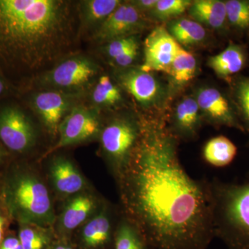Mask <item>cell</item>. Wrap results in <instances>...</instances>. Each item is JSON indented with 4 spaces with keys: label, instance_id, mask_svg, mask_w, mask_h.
I'll return each mask as SVG.
<instances>
[{
    "label": "cell",
    "instance_id": "cell-1",
    "mask_svg": "<svg viewBox=\"0 0 249 249\" xmlns=\"http://www.w3.org/2000/svg\"><path fill=\"white\" fill-rule=\"evenodd\" d=\"M178 145L162 121L142 124L138 145L117 178L124 213L155 249H206L215 237L211 181L188 175Z\"/></svg>",
    "mask_w": 249,
    "mask_h": 249
},
{
    "label": "cell",
    "instance_id": "cell-2",
    "mask_svg": "<svg viewBox=\"0 0 249 249\" xmlns=\"http://www.w3.org/2000/svg\"><path fill=\"white\" fill-rule=\"evenodd\" d=\"M79 20L66 0H0V74L34 80L71 53Z\"/></svg>",
    "mask_w": 249,
    "mask_h": 249
},
{
    "label": "cell",
    "instance_id": "cell-3",
    "mask_svg": "<svg viewBox=\"0 0 249 249\" xmlns=\"http://www.w3.org/2000/svg\"><path fill=\"white\" fill-rule=\"evenodd\" d=\"M211 183L214 236L229 249H249V173L241 182Z\"/></svg>",
    "mask_w": 249,
    "mask_h": 249
},
{
    "label": "cell",
    "instance_id": "cell-4",
    "mask_svg": "<svg viewBox=\"0 0 249 249\" xmlns=\"http://www.w3.org/2000/svg\"><path fill=\"white\" fill-rule=\"evenodd\" d=\"M3 199L8 213L22 225H52L55 214L48 189L30 170H17L6 178Z\"/></svg>",
    "mask_w": 249,
    "mask_h": 249
},
{
    "label": "cell",
    "instance_id": "cell-5",
    "mask_svg": "<svg viewBox=\"0 0 249 249\" xmlns=\"http://www.w3.org/2000/svg\"><path fill=\"white\" fill-rule=\"evenodd\" d=\"M142 133V124L125 118L113 119L101 129V146L116 178L130 161Z\"/></svg>",
    "mask_w": 249,
    "mask_h": 249
},
{
    "label": "cell",
    "instance_id": "cell-6",
    "mask_svg": "<svg viewBox=\"0 0 249 249\" xmlns=\"http://www.w3.org/2000/svg\"><path fill=\"white\" fill-rule=\"evenodd\" d=\"M100 71L92 59L85 55L65 58L35 80L44 90L77 93L88 86Z\"/></svg>",
    "mask_w": 249,
    "mask_h": 249
},
{
    "label": "cell",
    "instance_id": "cell-7",
    "mask_svg": "<svg viewBox=\"0 0 249 249\" xmlns=\"http://www.w3.org/2000/svg\"><path fill=\"white\" fill-rule=\"evenodd\" d=\"M37 133L32 121L19 108L0 110V140L11 151L27 152L36 145Z\"/></svg>",
    "mask_w": 249,
    "mask_h": 249
},
{
    "label": "cell",
    "instance_id": "cell-8",
    "mask_svg": "<svg viewBox=\"0 0 249 249\" xmlns=\"http://www.w3.org/2000/svg\"><path fill=\"white\" fill-rule=\"evenodd\" d=\"M101 131V124L96 111L76 106L59 126L58 142L52 151L89 140L97 136Z\"/></svg>",
    "mask_w": 249,
    "mask_h": 249
},
{
    "label": "cell",
    "instance_id": "cell-9",
    "mask_svg": "<svg viewBox=\"0 0 249 249\" xmlns=\"http://www.w3.org/2000/svg\"><path fill=\"white\" fill-rule=\"evenodd\" d=\"M79 96L78 93L43 90L33 95L31 105L49 132L58 133L59 126Z\"/></svg>",
    "mask_w": 249,
    "mask_h": 249
},
{
    "label": "cell",
    "instance_id": "cell-10",
    "mask_svg": "<svg viewBox=\"0 0 249 249\" xmlns=\"http://www.w3.org/2000/svg\"><path fill=\"white\" fill-rule=\"evenodd\" d=\"M181 47L168 29L163 27L156 28L144 42V61L141 69L144 71H162L168 74Z\"/></svg>",
    "mask_w": 249,
    "mask_h": 249
},
{
    "label": "cell",
    "instance_id": "cell-11",
    "mask_svg": "<svg viewBox=\"0 0 249 249\" xmlns=\"http://www.w3.org/2000/svg\"><path fill=\"white\" fill-rule=\"evenodd\" d=\"M144 26L142 13L131 3H121L117 9L93 33V40L109 42L133 36Z\"/></svg>",
    "mask_w": 249,
    "mask_h": 249
},
{
    "label": "cell",
    "instance_id": "cell-12",
    "mask_svg": "<svg viewBox=\"0 0 249 249\" xmlns=\"http://www.w3.org/2000/svg\"><path fill=\"white\" fill-rule=\"evenodd\" d=\"M196 99L200 111L210 122L245 132L231 103L219 90L208 87L200 88Z\"/></svg>",
    "mask_w": 249,
    "mask_h": 249
},
{
    "label": "cell",
    "instance_id": "cell-13",
    "mask_svg": "<svg viewBox=\"0 0 249 249\" xmlns=\"http://www.w3.org/2000/svg\"><path fill=\"white\" fill-rule=\"evenodd\" d=\"M117 79L122 88L143 107L155 106L161 98V86L150 72L128 67L118 73Z\"/></svg>",
    "mask_w": 249,
    "mask_h": 249
},
{
    "label": "cell",
    "instance_id": "cell-14",
    "mask_svg": "<svg viewBox=\"0 0 249 249\" xmlns=\"http://www.w3.org/2000/svg\"><path fill=\"white\" fill-rule=\"evenodd\" d=\"M111 208L103 204L88 221L80 232V243L85 249H113L116 226Z\"/></svg>",
    "mask_w": 249,
    "mask_h": 249
},
{
    "label": "cell",
    "instance_id": "cell-15",
    "mask_svg": "<svg viewBox=\"0 0 249 249\" xmlns=\"http://www.w3.org/2000/svg\"><path fill=\"white\" fill-rule=\"evenodd\" d=\"M96 196L78 193L67 202L62 211L59 225L62 231L71 232L84 224L102 207Z\"/></svg>",
    "mask_w": 249,
    "mask_h": 249
},
{
    "label": "cell",
    "instance_id": "cell-16",
    "mask_svg": "<svg viewBox=\"0 0 249 249\" xmlns=\"http://www.w3.org/2000/svg\"><path fill=\"white\" fill-rule=\"evenodd\" d=\"M49 175L55 191L63 196H76L85 187V180L71 160L55 157L49 167Z\"/></svg>",
    "mask_w": 249,
    "mask_h": 249
},
{
    "label": "cell",
    "instance_id": "cell-17",
    "mask_svg": "<svg viewBox=\"0 0 249 249\" xmlns=\"http://www.w3.org/2000/svg\"><path fill=\"white\" fill-rule=\"evenodd\" d=\"M200 111L196 99L183 98L175 109L172 129L168 130L178 140L196 138L201 126Z\"/></svg>",
    "mask_w": 249,
    "mask_h": 249
},
{
    "label": "cell",
    "instance_id": "cell-18",
    "mask_svg": "<svg viewBox=\"0 0 249 249\" xmlns=\"http://www.w3.org/2000/svg\"><path fill=\"white\" fill-rule=\"evenodd\" d=\"M122 1L119 0H84L78 4L79 34L83 31L98 29ZM94 30V31H95Z\"/></svg>",
    "mask_w": 249,
    "mask_h": 249
},
{
    "label": "cell",
    "instance_id": "cell-19",
    "mask_svg": "<svg viewBox=\"0 0 249 249\" xmlns=\"http://www.w3.org/2000/svg\"><path fill=\"white\" fill-rule=\"evenodd\" d=\"M247 60L245 49L240 45L231 44L220 53L211 57L208 65L218 76L228 78L242 70Z\"/></svg>",
    "mask_w": 249,
    "mask_h": 249
},
{
    "label": "cell",
    "instance_id": "cell-20",
    "mask_svg": "<svg viewBox=\"0 0 249 249\" xmlns=\"http://www.w3.org/2000/svg\"><path fill=\"white\" fill-rule=\"evenodd\" d=\"M188 11L196 22L212 29H222L228 22L225 2L220 0H196Z\"/></svg>",
    "mask_w": 249,
    "mask_h": 249
},
{
    "label": "cell",
    "instance_id": "cell-21",
    "mask_svg": "<svg viewBox=\"0 0 249 249\" xmlns=\"http://www.w3.org/2000/svg\"><path fill=\"white\" fill-rule=\"evenodd\" d=\"M124 214L118 221L113 249H155L140 229Z\"/></svg>",
    "mask_w": 249,
    "mask_h": 249
},
{
    "label": "cell",
    "instance_id": "cell-22",
    "mask_svg": "<svg viewBox=\"0 0 249 249\" xmlns=\"http://www.w3.org/2000/svg\"><path fill=\"white\" fill-rule=\"evenodd\" d=\"M237 151V147L230 139L219 136L206 142L203 150V157L210 165L222 168L231 163Z\"/></svg>",
    "mask_w": 249,
    "mask_h": 249
},
{
    "label": "cell",
    "instance_id": "cell-23",
    "mask_svg": "<svg viewBox=\"0 0 249 249\" xmlns=\"http://www.w3.org/2000/svg\"><path fill=\"white\" fill-rule=\"evenodd\" d=\"M168 31L181 47L199 45L206 37L204 27L199 22L188 18L171 21L168 24Z\"/></svg>",
    "mask_w": 249,
    "mask_h": 249
},
{
    "label": "cell",
    "instance_id": "cell-24",
    "mask_svg": "<svg viewBox=\"0 0 249 249\" xmlns=\"http://www.w3.org/2000/svg\"><path fill=\"white\" fill-rule=\"evenodd\" d=\"M196 71V58L193 54L181 47L170 67L168 75L175 83L183 85L194 78Z\"/></svg>",
    "mask_w": 249,
    "mask_h": 249
},
{
    "label": "cell",
    "instance_id": "cell-25",
    "mask_svg": "<svg viewBox=\"0 0 249 249\" xmlns=\"http://www.w3.org/2000/svg\"><path fill=\"white\" fill-rule=\"evenodd\" d=\"M94 104L103 107H111L119 104L122 100L121 90L114 84L109 76L100 77L91 93Z\"/></svg>",
    "mask_w": 249,
    "mask_h": 249
},
{
    "label": "cell",
    "instance_id": "cell-26",
    "mask_svg": "<svg viewBox=\"0 0 249 249\" xmlns=\"http://www.w3.org/2000/svg\"><path fill=\"white\" fill-rule=\"evenodd\" d=\"M224 2L228 23L238 31L249 29V1L228 0Z\"/></svg>",
    "mask_w": 249,
    "mask_h": 249
},
{
    "label": "cell",
    "instance_id": "cell-27",
    "mask_svg": "<svg viewBox=\"0 0 249 249\" xmlns=\"http://www.w3.org/2000/svg\"><path fill=\"white\" fill-rule=\"evenodd\" d=\"M191 4L188 0H158L150 13L160 20L175 19L184 14Z\"/></svg>",
    "mask_w": 249,
    "mask_h": 249
},
{
    "label": "cell",
    "instance_id": "cell-28",
    "mask_svg": "<svg viewBox=\"0 0 249 249\" xmlns=\"http://www.w3.org/2000/svg\"><path fill=\"white\" fill-rule=\"evenodd\" d=\"M234 94L240 112V124L244 131L249 132V78L238 80L235 85Z\"/></svg>",
    "mask_w": 249,
    "mask_h": 249
},
{
    "label": "cell",
    "instance_id": "cell-29",
    "mask_svg": "<svg viewBox=\"0 0 249 249\" xmlns=\"http://www.w3.org/2000/svg\"><path fill=\"white\" fill-rule=\"evenodd\" d=\"M18 239L23 249H45L50 242L46 232L31 225H24L19 229Z\"/></svg>",
    "mask_w": 249,
    "mask_h": 249
},
{
    "label": "cell",
    "instance_id": "cell-30",
    "mask_svg": "<svg viewBox=\"0 0 249 249\" xmlns=\"http://www.w3.org/2000/svg\"><path fill=\"white\" fill-rule=\"evenodd\" d=\"M139 45L138 40L135 36L119 37L107 42L106 46V53L111 60H115L129 49Z\"/></svg>",
    "mask_w": 249,
    "mask_h": 249
},
{
    "label": "cell",
    "instance_id": "cell-31",
    "mask_svg": "<svg viewBox=\"0 0 249 249\" xmlns=\"http://www.w3.org/2000/svg\"><path fill=\"white\" fill-rule=\"evenodd\" d=\"M139 47V45L134 46L115 60H113V62L121 68H128L137 58Z\"/></svg>",
    "mask_w": 249,
    "mask_h": 249
},
{
    "label": "cell",
    "instance_id": "cell-32",
    "mask_svg": "<svg viewBox=\"0 0 249 249\" xmlns=\"http://www.w3.org/2000/svg\"><path fill=\"white\" fill-rule=\"evenodd\" d=\"M158 0H137L130 1L137 9L142 12H148L155 9Z\"/></svg>",
    "mask_w": 249,
    "mask_h": 249
},
{
    "label": "cell",
    "instance_id": "cell-33",
    "mask_svg": "<svg viewBox=\"0 0 249 249\" xmlns=\"http://www.w3.org/2000/svg\"><path fill=\"white\" fill-rule=\"evenodd\" d=\"M0 249H23L19 239L16 237H7L1 244Z\"/></svg>",
    "mask_w": 249,
    "mask_h": 249
},
{
    "label": "cell",
    "instance_id": "cell-34",
    "mask_svg": "<svg viewBox=\"0 0 249 249\" xmlns=\"http://www.w3.org/2000/svg\"><path fill=\"white\" fill-rule=\"evenodd\" d=\"M7 225V218H6L4 214L0 211V247H1L2 242H4L5 232H6Z\"/></svg>",
    "mask_w": 249,
    "mask_h": 249
},
{
    "label": "cell",
    "instance_id": "cell-35",
    "mask_svg": "<svg viewBox=\"0 0 249 249\" xmlns=\"http://www.w3.org/2000/svg\"><path fill=\"white\" fill-rule=\"evenodd\" d=\"M5 88H6V85H5L4 78L0 74V95L4 92Z\"/></svg>",
    "mask_w": 249,
    "mask_h": 249
},
{
    "label": "cell",
    "instance_id": "cell-36",
    "mask_svg": "<svg viewBox=\"0 0 249 249\" xmlns=\"http://www.w3.org/2000/svg\"><path fill=\"white\" fill-rule=\"evenodd\" d=\"M53 249H73L71 247H68V246L65 245H58L56 247H54Z\"/></svg>",
    "mask_w": 249,
    "mask_h": 249
},
{
    "label": "cell",
    "instance_id": "cell-37",
    "mask_svg": "<svg viewBox=\"0 0 249 249\" xmlns=\"http://www.w3.org/2000/svg\"><path fill=\"white\" fill-rule=\"evenodd\" d=\"M1 156H2V153H1V150H0V160H1Z\"/></svg>",
    "mask_w": 249,
    "mask_h": 249
}]
</instances>
